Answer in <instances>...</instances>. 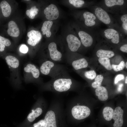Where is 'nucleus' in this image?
<instances>
[{
  "label": "nucleus",
  "instance_id": "1",
  "mask_svg": "<svg viewBox=\"0 0 127 127\" xmlns=\"http://www.w3.org/2000/svg\"><path fill=\"white\" fill-rule=\"evenodd\" d=\"M52 84L54 90L58 92H62L70 89L72 82L70 77L62 71L53 77Z\"/></svg>",
  "mask_w": 127,
  "mask_h": 127
},
{
  "label": "nucleus",
  "instance_id": "2",
  "mask_svg": "<svg viewBox=\"0 0 127 127\" xmlns=\"http://www.w3.org/2000/svg\"><path fill=\"white\" fill-rule=\"evenodd\" d=\"M54 62L47 60L44 62L41 65L40 70L41 73L46 75H50L53 77L62 71L60 67H57Z\"/></svg>",
  "mask_w": 127,
  "mask_h": 127
},
{
  "label": "nucleus",
  "instance_id": "3",
  "mask_svg": "<svg viewBox=\"0 0 127 127\" xmlns=\"http://www.w3.org/2000/svg\"><path fill=\"white\" fill-rule=\"evenodd\" d=\"M71 113L74 118L81 120L88 117L90 114L91 111L90 109L86 106L77 105L73 107Z\"/></svg>",
  "mask_w": 127,
  "mask_h": 127
},
{
  "label": "nucleus",
  "instance_id": "4",
  "mask_svg": "<svg viewBox=\"0 0 127 127\" xmlns=\"http://www.w3.org/2000/svg\"><path fill=\"white\" fill-rule=\"evenodd\" d=\"M48 49L50 60L54 62L61 60L62 54L58 49L57 44L55 42L50 41L48 45Z\"/></svg>",
  "mask_w": 127,
  "mask_h": 127
},
{
  "label": "nucleus",
  "instance_id": "5",
  "mask_svg": "<svg viewBox=\"0 0 127 127\" xmlns=\"http://www.w3.org/2000/svg\"><path fill=\"white\" fill-rule=\"evenodd\" d=\"M66 41L69 49L72 52L77 51L81 44V42L79 38L72 33H69L66 36Z\"/></svg>",
  "mask_w": 127,
  "mask_h": 127
},
{
  "label": "nucleus",
  "instance_id": "6",
  "mask_svg": "<svg viewBox=\"0 0 127 127\" xmlns=\"http://www.w3.org/2000/svg\"><path fill=\"white\" fill-rule=\"evenodd\" d=\"M44 13L46 19L52 21L57 19L60 15L58 8L53 4H50L45 8Z\"/></svg>",
  "mask_w": 127,
  "mask_h": 127
},
{
  "label": "nucleus",
  "instance_id": "7",
  "mask_svg": "<svg viewBox=\"0 0 127 127\" xmlns=\"http://www.w3.org/2000/svg\"><path fill=\"white\" fill-rule=\"evenodd\" d=\"M29 39L27 40L28 43L32 46H35L41 41L42 36L40 32L33 30L28 32L27 34Z\"/></svg>",
  "mask_w": 127,
  "mask_h": 127
},
{
  "label": "nucleus",
  "instance_id": "8",
  "mask_svg": "<svg viewBox=\"0 0 127 127\" xmlns=\"http://www.w3.org/2000/svg\"><path fill=\"white\" fill-rule=\"evenodd\" d=\"M43 127H57L55 112L50 110L46 113L43 120Z\"/></svg>",
  "mask_w": 127,
  "mask_h": 127
},
{
  "label": "nucleus",
  "instance_id": "9",
  "mask_svg": "<svg viewBox=\"0 0 127 127\" xmlns=\"http://www.w3.org/2000/svg\"><path fill=\"white\" fill-rule=\"evenodd\" d=\"M123 111L120 107H116L114 111L112 118L115 120L114 127H121L123 124Z\"/></svg>",
  "mask_w": 127,
  "mask_h": 127
},
{
  "label": "nucleus",
  "instance_id": "10",
  "mask_svg": "<svg viewBox=\"0 0 127 127\" xmlns=\"http://www.w3.org/2000/svg\"><path fill=\"white\" fill-rule=\"evenodd\" d=\"M94 13L96 17L105 24H108L111 23V19L109 15L102 8H96L95 9Z\"/></svg>",
  "mask_w": 127,
  "mask_h": 127
},
{
  "label": "nucleus",
  "instance_id": "11",
  "mask_svg": "<svg viewBox=\"0 0 127 127\" xmlns=\"http://www.w3.org/2000/svg\"><path fill=\"white\" fill-rule=\"evenodd\" d=\"M105 37L108 39L111 40L113 43L117 44L119 41V32L111 28L107 29L104 32Z\"/></svg>",
  "mask_w": 127,
  "mask_h": 127
},
{
  "label": "nucleus",
  "instance_id": "12",
  "mask_svg": "<svg viewBox=\"0 0 127 127\" xmlns=\"http://www.w3.org/2000/svg\"><path fill=\"white\" fill-rule=\"evenodd\" d=\"M78 34L81 43L84 46L88 47L92 45L93 40L92 36L90 34L82 30L79 31Z\"/></svg>",
  "mask_w": 127,
  "mask_h": 127
},
{
  "label": "nucleus",
  "instance_id": "13",
  "mask_svg": "<svg viewBox=\"0 0 127 127\" xmlns=\"http://www.w3.org/2000/svg\"><path fill=\"white\" fill-rule=\"evenodd\" d=\"M82 17L84 24L86 26L90 27L96 24V17L93 13L89 12H85L83 14Z\"/></svg>",
  "mask_w": 127,
  "mask_h": 127
},
{
  "label": "nucleus",
  "instance_id": "14",
  "mask_svg": "<svg viewBox=\"0 0 127 127\" xmlns=\"http://www.w3.org/2000/svg\"><path fill=\"white\" fill-rule=\"evenodd\" d=\"M7 32L9 35L15 37H18L20 34V30L17 25L13 21H11L8 23Z\"/></svg>",
  "mask_w": 127,
  "mask_h": 127
},
{
  "label": "nucleus",
  "instance_id": "15",
  "mask_svg": "<svg viewBox=\"0 0 127 127\" xmlns=\"http://www.w3.org/2000/svg\"><path fill=\"white\" fill-rule=\"evenodd\" d=\"M53 24L52 21L48 20L44 21L41 28L42 34L45 35L47 38L51 37L52 35L51 29Z\"/></svg>",
  "mask_w": 127,
  "mask_h": 127
},
{
  "label": "nucleus",
  "instance_id": "16",
  "mask_svg": "<svg viewBox=\"0 0 127 127\" xmlns=\"http://www.w3.org/2000/svg\"><path fill=\"white\" fill-rule=\"evenodd\" d=\"M96 95L98 99L102 101H105L108 98V93L105 87L100 86L97 88L95 90Z\"/></svg>",
  "mask_w": 127,
  "mask_h": 127
},
{
  "label": "nucleus",
  "instance_id": "17",
  "mask_svg": "<svg viewBox=\"0 0 127 127\" xmlns=\"http://www.w3.org/2000/svg\"><path fill=\"white\" fill-rule=\"evenodd\" d=\"M71 65L75 70H77L86 67L88 65V63L85 59L82 58L73 61Z\"/></svg>",
  "mask_w": 127,
  "mask_h": 127
},
{
  "label": "nucleus",
  "instance_id": "18",
  "mask_svg": "<svg viewBox=\"0 0 127 127\" xmlns=\"http://www.w3.org/2000/svg\"><path fill=\"white\" fill-rule=\"evenodd\" d=\"M24 70L26 72L31 73L32 76L35 78H38L39 77V70L33 64H27L24 67Z\"/></svg>",
  "mask_w": 127,
  "mask_h": 127
},
{
  "label": "nucleus",
  "instance_id": "19",
  "mask_svg": "<svg viewBox=\"0 0 127 127\" xmlns=\"http://www.w3.org/2000/svg\"><path fill=\"white\" fill-rule=\"evenodd\" d=\"M5 59L8 65L12 68H16L19 66V61L14 56L11 55L8 56L6 57Z\"/></svg>",
  "mask_w": 127,
  "mask_h": 127
},
{
  "label": "nucleus",
  "instance_id": "20",
  "mask_svg": "<svg viewBox=\"0 0 127 127\" xmlns=\"http://www.w3.org/2000/svg\"><path fill=\"white\" fill-rule=\"evenodd\" d=\"M0 6L4 16L6 17L9 16L11 12L12 9L9 4L6 1L3 0L1 2Z\"/></svg>",
  "mask_w": 127,
  "mask_h": 127
},
{
  "label": "nucleus",
  "instance_id": "21",
  "mask_svg": "<svg viewBox=\"0 0 127 127\" xmlns=\"http://www.w3.org/2000/svg\"><path fill=\"white\" fill-rule=\"evenodd\" d=\"M96 54L97 56L99 58H109L114 56L115 54L113 51H111L100 49L97 51Z\"/></svg>",
  "mask_w": 127,
  "mask_h": 127
},
{
  "label": "nucleus",
  "instance_id": "22",
  "mask_svg": "<svg viewBox=\"0 0 127 127\" xmlns=\"http://www.w3.org/2000/svg\"><path fill=\"white\" fill-rule=\"evenodd\" d=\"M32 112L28 115L27 118L28 121L30 122L33 121L37 117L41 115L42 113V110L40 107L37 108L35 110H32Z\"/></svg>",
  "mask_w": 127,
  "mask_h": 127
},
{
  "label": "nucleus",
  "instance_id": "23",
  "mask_svg": "<svg viewBox=\"0 0 127 127\" xmlns=\"http://www.w3.org/2000/svg\"><path fill=\"white\" fill-rule=\"evenodd\" d=\"M114 111L111 107H107L103 109V114L104 119L106 120L109 121L112 119Z\"/></svg>",
  "mask_w": 127,
  "mask_h": 127
},
{
  "label": "nucleus",
  "instance_id": "24",
  "mask_svg": "<svg viewBox=\"0 0 127 127\" xmlns=\"http://www.w3.org/2000/svg\"><path fill=\"white\" fill-rule=\"evenodd\" d=\"M105 3L106 5L108 7H111L115 6H121L124 3L123 0H105Z\"/></svg>",
  "mask_w": 127,
  "mask_h": 127
},
{
  "label": "nucleus",
  "instance_id": "25",
  "mask_svg": "<svg viewBox=\"0 0 127 127\" xmlns=\"http://www.w3.org/2000/svg\"><path fill=\"white\" fill-rule=\"evenodd\" d=\"M98 60L100 64L107 69L111 70L112 69L110 60L109 58H99Z\"/></svg>",
  "mask_w": 127,
  "mask_h": 127
},
{
  "label": "nucleus",
  "instance_id": "26",
  "mask_svg": "<svg viewBox=\"0 0 127 127\" xmlns=\"http://www.w3.org/2000/svg\"><path fill=\"white\" fill-rule=\"evenodd\" d=\"M38 9L35 6L32 7L30 9L27 10L26 12V14L30 18L34 19L35 16L39 12Z\"/></svg>",
  "mask_w": 127,
  "mask_h": 127
},
{
  "label": "nucleus",
  "instance_id": "27",
  "mask_svg": "<svg viewBox=\"0 0 127 127\" xmlns=\"http://www.w3.org/2000/svg\"><path fill=\"white\" fill-rule=\"evenodd\" d=\"M95 81L92 84V87L94 88H97L101 86L103 79L102 75H98L96 77Z\"/></svg>",
  "mask_w": 127,
  "mask_h": 127
},
{
  "label": "nucleus",
  "instance_id": "28",
  "mask_svg": "<svg viewBox=\"0 0 127 127\" xmlns=\"http://www.w3.org/2000/svg\"><path fill=\"white\" fill-rule=\"evenodd\" d=\"M69 3L76 8H80L83 7L85 3V1L82 0H69Z\"/></svg>",
  "mask_w": 127,
  "mask_h": 127
},
{
  "label": "nucleus",
  "instance_id": "29",
  "mask_svg": "<svg viewBox=\"0 0 127 127\" xmlns=\"http://www.w3.org/2000/svg\"><path fill=\"white\" fill-rule=\"evenodd\" d=\"M112 68L116 71H118L123 70L125 66L124 62L122 61L118 65H115L114 64H112L111 66Z\"/></svg>",
  "mask_w": 127,
  "mask_h": 127
},
{
  "label": "nucleus",
  "instance_id": "30",
  "mask_svg": "<svg viewBox=\"0 0 127 127\" xmlns=\"http://www.w3.org/2000/svg\"><path fill=\"white\" fill-rule=\"evenodd\" d=\"M84 75L87 78L92 80L95 78L96 73L94 70H91L85 72Z\"/></svg>",
  "mask_w": 127,
  "mask_h": 127
},
{
  "label": "nucleus",
  "instance_id": "31",
  "mask_svg": "<svg viewBox=\"0 0 127 127\" xmlns=\"http://www.w3.org/2000/svg\"><path fill=\"white\" fill-rule=\"evenodd\" d=\"M121 20L122 22V26L123 28L127 32V15L124 14L121 17Z\"/></svg>",
  "mask_w": 127,
  "mask_h": 127
},
{
  "label": "nucleus",
  "instance_id": "32",
  "mask_svg": "<svg viewBox=\"0 0 127 127\" xmlns=\"http://www.w3.org/2000/svg\"><path fill=\"white\" fill-rule=\"evenodd\" d=\"M0 42L6 46H9L11 44V42L9 40L0 36Z\"/></svg>",
  "mask_w": 127,
  "mask_h": 127
},
{
  "label": "nucleus",
  "instance_id": "33",
  "mask_svg": "<svg viewBox=\"0 0 127 127\" xmlns=\"http://www.w3.org/2000/svg\"><path fill=\"white\" fill-rule=\"evenodd\" d=\"M20 50L21 52L25 54L27 52L28 50V48L25 45L23 44L20 46Z\"/></svg>",
  "mask_w": 127,
  "mask_h": 127
},
{
  "label": "nucleus",
  "instance_id": "34",
  "mask_svg": "<svg viewBox=\"0 0 127 127\" xmlns=\"http://www.w3.org/2000/svg\"><path fill=\"white\" fill-rule=\"evenodd\" d=\"M124 78V75L122 74L117 75L115 77L114 80V83L116 84L119 81L123 79Z\"/></svg>",
  "mask_w": 127,
  "mask_h": 127
},
{
  "label": "nucleus",
  "instance_id": "35",
  "mask_svg": "<svg viewBox=\"0 0 127 127\" xmlns=\"http://www.w3.org/2000/svg\"><path fill=\"white\" fill-rule=\"evenodd\" d=\"M43 120L42 119L33 124V127H43Z\"/></svg>",
  "mask_w": 127,
  "mask_h": 127
},
{
  "label": "nucleus",
  "instance_id": "36",
  "mask_svg": "<svg viewBox=\"0 0 127 127\" xmlns=\"http://www.w3.org/2000/svg\"><path fill=\"white\" fill-rule=\"evenodd\" d=\"M120 50L123 52L127 53V44L123 45L120 48Z\"/></svg>",
  "mask_w": 127,
  "mask_h": 127
},
{
  "label": "nucleus",
  "instance_id": "37",
  "mask_svg": "<svg viewBox=\"0 0 127 127\" xmlns=\"http://www.w3.org/2000/svg\"><path fill=\"white\" fill-rule=\"evenodd\" d=\"M5 46L0 42V52H3L4 50Z\"/></svg>",
  "mask_w": 127,
  "mask_h": 127
},
{
  "label": "nucleus",
  "instance_id": "38",
  "mask_svg": "<svg viewBox=\"0 0 127 127\" xmlns=\"http://www.w3.org/2000/svg\"><path fill=\"white\" fill-rule=\"evenodd\" d=\"M123 86V84L122 83L119 84L118 88V90L119 92H120L122 91Z\"/></svg>",
  "mask_w": 127,
  "mask_h": 127
},
{
  "label": "nucleus",
  "instance_id": "39",
  "mask_svg": "<svg viewBox=\"0 0 127 127\" xmlns=\"http://www.w3.org/2000/svg\"><path fill=\"white\" fill-rule=\"evenodd\" d=\"M125 83H127V76H126V77L125 81Z\"/></svg>",
  "mask_w": 127,
  "mask_h": 127
},
{
  "label": "nucleus",
  "instance_id": "40",
  "mask_svg": "<svg viewBox=\"0 0 127 127\" xmlns=\"http://www.w3.org/2000/svg\"><path fill=\"white\" fill-rule=\"evenodd\" d=\"M125 66L126 68H127V62H126L125 64Z\"/></svg>",
  "mask_w": 127,
  "mask_h": 127
},
{
  "label": "nucleus",
  "instance_id": "41",
  "mask_svg": "<svg viewBox=\"0 0 127 127\" xmlns=\"http://www.w3.org/2000/svg\"><path fill=\"white\" fill-rule=\"evenodd\" d=\"M26 0V1H29V0Z\"/></svg>",
  "mask_w": 127,
  "mask_h": 127
},
{
  "label": "nucleus",
  "instance_id": "42",
  "mask_svg": "<svg viewBox=\"0 0 127 127\" xmlns=\"http://www.w3.org/2000/svg\"></svg>",
  "mask_w": 127,
  "mask_h": 127
}]
</instances>
